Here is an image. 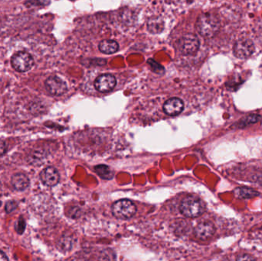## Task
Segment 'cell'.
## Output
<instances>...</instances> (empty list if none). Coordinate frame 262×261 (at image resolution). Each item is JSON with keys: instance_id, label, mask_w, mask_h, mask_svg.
<instances>
[{"instance_id": "cell-10", "label": "cell", "mask_w": 262, "mask_h": 261, "mask_svg": "<svg viewBox=\"0 0 262 261\" xmlns=\"http://www.w3.org/2000/svg\"><path fill=\"white\" fill-rule=\"evenodd\" d=\"M40 179L46 186L52 187L60 180V175L54 167H47L40 173Z\"/></svg>"}, {"instance_id": "cell-2", "label": "cell", "mask_w": 262, "mask_h": 261, "mask_svg": "<svg viewBox=\"0 0 262 261\" xmlns=\"http://www.w3.org/2000/svg\"><path fill=\"white\" fill-rule=\"evenodd\" d=\"M205 204L202 200L197 197L188 196L182 201L180 204V210L182 214L185 217H199L205 212Z\"/></svg>"}, {"instance_id": "cell-20", "label": "cell", "mask_w": 262, "mask_h": 261, "mask_svg": "<svg viewBox=\"0 0 262 261\" xmlns=\"http://www.w3.org/2000/svg\"><path fill=\"white\" fill-rule=\"evenodd\" d=\"M25 221H24V219H23V217H20V219L17 221V223H16V232H17L18 233L20 234V235H22V234L24 232V231H25Z\"/></svg>"}, {"instance_id": "cell-21", "label": "cell", "mask_w": 262, "mask_h": 261, "mask_svg": "<svg viewBox=\"0 0 262 261\" xmlns=\"http://www.w3.org/2000/svg\"><path fill=\"white\" fill-rule=\"evenodd\" d=\"M17 203L15 201H9L7 203L5 204V210L7 213H10V212H13V211L16 210L17 209Z\"/></svg>"}, {"instance_id": "cell-23", "label": "cell", "mask_w": 262, "mask_h": 261, "mask_svg": "<svg viewBox=\"0 0 262 261\" xmlns=\"http://www.w3.org/2000/svg\"><path fill=\"white\" fill-rule=\"evenodd\" d=\"M237 260L238 261H252V260H255V258H252V256H250L248 254H244L242 256L238 257Z\"/></svg>"}, {"instance_id": "cell-4", "label": "cell", "mask_w": 262, "mask_h": 261, "mask_svg": "<svg viewBox=\"0 0 262 261\" xmlns=\"http://www.w3.org/2000/svg\"><path fill=\"white\" fill-rule=\"evenodd\" d=\"M178 48L184 55H193L199 47V40L193 34H187L178 41Z\"/></svg>"}, {"instance_id": "cell-12", "label": "cell", "mask_w": 262, "mask_h": 261, "mask_svg": "<svg viewBox=\"0 0 262 261\" xmlns=\"http://www.w3.org/2000/svg\"><path fill=\"white\" fill-rule=\"evenodd\" d=\"M13 188L17 191H24L29 186V179L23 173L15 174L11 179Z\"/></svg>"}, {"instance_id": "cell-19", "label": "cell", "mask_w": 262, "mask_h": 261, "mask_svg": "<svg viewBox=\"0 0 262 261\" xmlns=\"http://www.w3.org/2000/svg\"><path fill=\"white\" fill-rule=\"evenodd\" d=\"M148 64L150 65L153 71L156 72L157 74H162V73H164V68L160 64L157 63V62H155L154 60H148Z\"/></svg>"}, {"instance_id": "cell-9", "label": "cell", "mask_w": 262, "mask_h": 261, "mask_svg": "<svg viewBox=\"0 0 262 261\" xmlns=\"http://www.w3.org/2000/svg\"><path fill=\"white\" fill-rule=\"evenodd\" d=\"M215 233V227L210 221L199 223L194 229L195 237L201 240H207L211 238Z\"/></svg>"}, {"instance_id": "cell-24", "label": "cell", "mask_w": 262, "mask_h": 261, "mask_svg": "<svg viewBox=\"0 0 262 261\" xmlns=\"http://www.w3.org/2000/svg\"><path fill=\"white\" fill-rule=\"evenodd\" d=\"M0 261H9V258L2 251H0Z\"/></svg>"}, {"instance_id": "cell-16", "label": "cell", "mask_w": 262, "mask_h": 261, "mask_svg": "<svg viewBox=\"0 0 262 261\" xmlns=\"http://www.w3.org/2000/svg\"><path fill=\"white\" fill-rule=\"evenodd\" d=\"M147 28L151 33H160L164 30V22L159 18H153L148 21Z\"/></svg>"}, {"instance_id": "cell-11", "label": "cell", "mask_w": 262, "mask_h": 261, "mask_svg": "<svg viewBox=\"0 0 262 261\" xmlns=\"http://www.w3.org/2000/svg\"><path fill=\"white\" fill-rule=\"evenodd\" d=\"M184 109V104L181 99L177 97L169 99L164 104V111L169 116H176L181 114Z\"/></svg>"}, {"instance_id": "cell-18", "label": "cell", "mask_w": 262, "mask_h": 261, "mask_svg": "<svg viewBox=\"0 0 262 261\" xmlns=\"http://www.w3.org/2000/svg\"><path fill=\"white\" fill-rule=\"evenodd\" d=\"M73 241L72 238L70 237H62L60 240L58 241V247L60 251H69L72 247Z\"/></svg>"}, {"instance_id": "cell-6", "label": "cell", "mask_w": 262, "mask_h": 261, "mask_svg": "<svg viewBox=\"0 0 262 261\" xmlns=\"http://www.w3.org/2000/svg\"><path fill=\"white\" fill-rule=\"evenodd\" d=\"M46 88L48 93L54 96H61L67 92V84L57 76H51L46 81Z\"/></svg>"}, {"instance_id": "cell-17", "label": "cell", "mask_w": 262, "mask_h": 261, "mask_svg": "<svg viewBox=\"0 0 262 261\" xmlns=\"http://www.w3.org/2000/svg\"><path fill=\"white\" fill-rule=\"evenodd\" d=\"M95 171L103 179L110 180V179H112L113 177H114V172L108 166H95Z\"/></svg>"}, {"instance_id": "cell-8", "label": "cell", "mask_w": 262, "mask_h": 261, "mask_svg": "<svg viewBox=\"0 0 262 261\" xmlns=\"http://www.w3.org/2000/svg\"><path fill=\"white\" fill-rule=\"evenodd\" d=\"M117 81L115 76L109 74L98 76L95 81V87L99 92L107 93L112 91L116 86Z\"/></svg>"}, {"instance_id": "cell-1", "label": "cell", "mask_w": 262, "mask_h": 261, "mask_svg": "<svg viewBox=\"0 0 262 261\" xmlns=\"http://www.w3.org/2000/svg\"><path fill=\"white\" fill-rule=\"evenodd\" d=\"M220 22L215 15L204 13L199 16L196 22V29L202 37L213 38L218 33Z\"/></svg>"}, {"instance_id": "cell-5", "label": "cell", "mask_w": 262, "mask_h": 261, "mask_svg": "<svg viewBox=\"0 0 262 261\" xmlns=\"http://www.w3.org/2000/svg\"><path fill=\"white\" fill-rule=\"evenodd\" d=\"M33 65V58L25 51L16 53L12 58V66L19 72H25L30 70Z\"/></svg>"}, {"instance_id": "cell-7", "label": "cell", "mask_w": 262, "mask_h": 261, "mask_svg": "<svg viewBox=\"0 0 262 261\" xmlns=\"http://www.w3.org/2000/svg\"><path fill=\"white\" fill-rule=\"evenodd\" d=\"M233 51L236 58L245 59L249 58L253 54L255 46L253 42L249 39H241L236 42Z\"/></svg>"}, {"instance_id": "cell-22", "label": "cell", "mask_w": 262, "mask_h": 261, "mask_svg": "<svg viewBox=\"0 0 262 261\" xmlns=\"http://www.w3.org/2000/svg\"><path fill=\"white\" fill-rule=\"evenodd\" d=\"M6 151V145L5 142L2 140H0V156H2Z\"/></svg>"}, {"instance_id": "cell-3", "label": "cell", "mask_w": 262, "mask_h": 261, "mask_svg": "<svg viewBox=\"0 0 262 261\" xmlns=\"http://www.w3.org/2000/svg\"><path fill=\"white\" fill-rule=\"evenodd\" d=\"M136 212L137 207L130 200H119L112 206L113 214L120 219H128L134 216Z\"/></svg>"}, {"instance_id": "cell-13", "label": "cell", "mask_w": 262, "mask_h": 261, "mask_svg": "<svg viewBox=\"0 0 262 261\" xmlns=\"http://www.w3.org/2000/svg\"><path fill=\"white\" fill-rule=\"evenodd\" d=\"M235 196L239 199H250L259 195V193L252 188L238 187L234 190Z\"/></svg>"}, {"instance_id": "cell-14", "label": "cell", "mask_w": 262, "mask_h": 261, "mask_svg": "<svg viewBox=\"0 0 262 261\" xmlns=\"http://www.w3.org/2000/svg\"><path fill=\"white\" fill-rule=\"evenodd\" d=\"M99 49L106 54L117 52L119 49L118 42L113 40H104L99 44Z\"/></svg>"}, {"instance_id": "cell-15", "label": "cell", "mask_w": 262, "mask_h": 261, "mask_svg": "<svg viewBox=\"0 0 262 261\" xmlns=\"http://www.w3.org/2000/svg\"><path fill=\"white\" fill-rule=\"evenodd\" d=\"M262 119V117L259 114H250L245 118H241L238 122L237 127L238 128H244L246 126H250V125L254 124V123H257L260 119Z\"/></svg>"}]
</instances>
